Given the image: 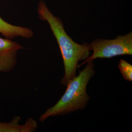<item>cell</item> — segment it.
Masks as SVG:
<instances>
[{"label": "cell", "mask_w": 132, "mask_h": 132, "mask_svg": "<svg viewBox=\"0 0 132 132\" xmlns=\"http://www.w3.org/2000/svg\"><path fill=\"white\" fill-rule=\"evenodd\" d=\"M38 11L40 19L47 22L57 40L65 68L61 84L67 86L76 76L78 62L86 60L89 57L92 50L91 45L87 43L80 45L73 40L65 31L61 20L52 13L43 1L39 3Z\"/></svg>", "instance_id": "1"}, {"label": "cell", "mask_w": 132, "mask_h": 132, "mask_svg": "<svg viewBox=\"0 0 132 132\" xmlns=\"http://www.w3.org/2000/svg\"><path fill=\"white\" fill-rule=\"evenodd\" d=\"M87 63L79 75L69 81L65 92L58 102L40 115L39 118L40 122H44L49 117L64 115L86 106L89 100L87 86L95 73L93 61Z\"/></svg>", "instance_id": "2"}, {"label": "cell", "mask_w": 132, "mask_h": 132, "mask_svg": "<svg viewBox=\"0 0 132 132\" xmlns=\"http://www.w3.org/2000/svg\"><path fill=\"white\" fill-rule=\"evenodd\" d=\"M90 45L93 51V54L78 66V68L97 58L109 59L118 55H132V32H130L124 36H119L116 39L112 40L97 39Z\"/></svg>", "instance_id": "3"}, {"label": "cell", "mask_w": 132, "mask_h": 132, "mask_svg": "<svg viewBox=\"0 0 132 132\" xmlns=\"http://www.w3.org/2000/svg\"><path fill=\"white\" fill-rule=\"evenodd\" d=\"M22 48L18 43L0 37V72H9L14 68L17 52Z\"/></svg>", "instance_id": "4"}, {"label": "cell", "mask_w": 132, "mask_h": 132, "mask_svg": "<svg viewBox=\"0 0 132 132\" xmlns=\"http://www.w3.org/2000/svg\"><path fill=\"white\" fill-rule=\"evenodd\" d=\"M20 116H15L8 122H0V132H34L37 130L38 123L33 118L29 117L23 125L20 124Z\"/></svg>", "instance_id": "5"}, {"label": "cell", "mask_w": 132, "mask_h": 132, "mask_svg": "<svg viewBox=\"0 0 132 132\" xmlns=\"http://www.w3.org/2000/svg\"><path fill=\"white\" fill-rule=\"evenodd\" d=\"M0 33L10 39L17 37L30 38L34 33L30 29L13 26L7 23L0 16Z\"/></svg>", "instance_id": "6"}, {"label": "cell", "mask_w": 132, "mask_h": 132, "mask_svg": "<svg viewBox=\"0 0 132 132\" xmlns=\"http://www.w3.org/2000/svg\"><path fill=\"white\" fill-rule=\"evenodd\" d=\"M118 67L124 79L128 81H132V65L126 61L121 59Z\"/></svg>", "instance_id": "7"}]
</instances>
